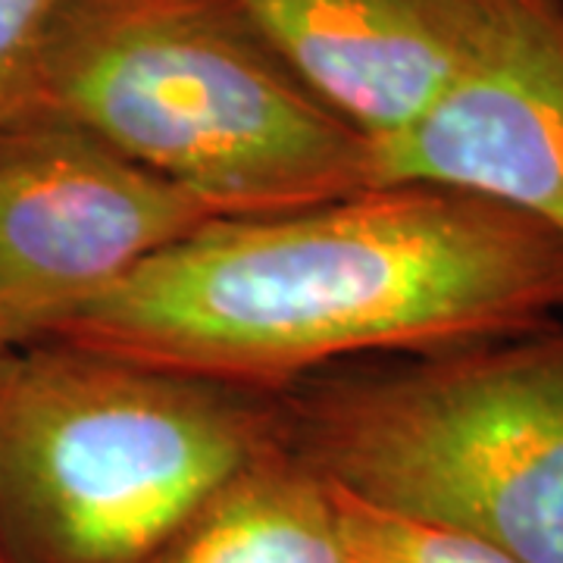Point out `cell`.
Returning <instances> with one entry per match:
<instances>
[{"label":"cell","instance_id":"6da1fadb","mask_svg":"<svg viewBox=\"0 0 563 563\" xmlns=\"http://www.w3.org/2000/svg\"><path fill=\"white\" fill-rule=\"evenodd\" d=\"M563 317V239L439 185H366L163 247L51 342L261 395L363 354L426 357Z\"/></svg>","mask_w":563,"mask_h":563},{"label":"cell","instance_id":"7a4b0ae2","mask_svg":"<svg viewBox=\"0 0 563 563\" xmlns=\"http://www.w3.org/2000/svg\"><path fill=\"white\" fill-rule=\"evenodd\" d=\"M38 113L91 132L225 217L369 185V147L303 85L239 0H63Z\"/></svg>","mask_w":563,"mask_h":563},{"label":"cell","instance_id":"3957f363","mask_svg":"<svg viewBox=\"0 0 563 563\" xmlns=\"http://www.w3.org/2000/svg\"><path fill=\"white\" fill-rule=\"evenodd\" d=\"M261 395L38 342L0 354V539L16 563H144L288 442Z\"/></svg>","mask_w":563,"mask_h":563},{"label":"cell","instance_id":"277c9868","mask_svg":"<svg viewBox=\"0 0 563 563\" xmlns=\"http://www.w3.org/2000/svg\"><path fill=\"white\" fill-rule=\"evenodd\" d=\"M288 444L361 501L563 563V322L325 385Z\"/></svg>","mask_w":563,"mask_h":563},{"label":"cell","instance_id":"5b68a950","mask_svg":"<svg viewBox=\"0 0 563 563\" xmlns=\"http://www.w3.org/2000/svg\"><path fill=\"white\" fill-rule=\"evenodd\" d=\"M220 220L73 122L0 132V354L51 342L163 247Z\"/></svg>","mask_w":563,"mask_h":563},{"label":"cell","instance_id":"8992f818","mask_svg":"<svg viewBox=\"0 0 563 563\" xmlns=\"http://www.w3.org/2000/svg\"><path fill=\"white\" fill-rule=\"evenodd\" d=\"M369 185H439L514 207L563 239V7L485 0L461 73L401 135L369 147Z\"/></svg>","mask_w":563,"mask_h":563},{"label":"cell","instance_id":"52a82bcc","mask_svg":"<svg viewBox=\"0 0 563 563\" xmlns=\"http://www.w3.org/2000/svg\"><path fill=\"white\" fill-rule=\"evenodd\" d=\"M288 69L366 147L401 135L461 73L485 0H239Z\"/></svg>","mask_w":563,"mask_h":563},{"label":"cell","instance_id":"ba28073f","mask_svg":"<svg viewBox=\"0 0 563 563\" xmlns=\"http://www.w3.org/2000/svg\"><path fill=\"white\" fill-rule=\"evenodd\" d=\"M144 563H344L332 488L282 442Z\"/></svg>","mask_w":563,"mask_h":563},{"label":"cell","instance_id":"9c48e42d","mask_svg":"<svg viewBox=\"0 0 563 563\" xmlns=\"http://www.w3.org/2000/svg\"><path fill=\"white\" fill-rule=\"evenodd\" d=\"M344 563H517L457 529L404 517L329 485Z\"/></svg>","mask_w":563,"mask_h":563},{"label":"cell","instance_id":"30bf717a","mask_svg":"<svg viewBox=\"0 0 563 563\" xmlns=\"http://www.w3.org/2000/svg\"><path fill=\"white\" fill-rule=\"evenodd\" d=\"M63 0H0V132L38 113L41 57Z\"/></svg>","mask_w":563,"mask_h":563},{"label":"cell","instance_id":"8fae6325","mask_svg":"<svg viewBox=\"0 0 563 563\" xmlns=\"http://www.w3.org/2000/svg\"><path fill=\"white\" fill-rule=\"evenodd\" d=\"M0 563H16V561H13V554L7 551V544H3V539H0Z\"/></svg>","mask_w":563,"mask_h":563},{"label":"cell","instance_id":"7c38bea8","mask_svg":"<svg viewBox=\"0 0 563 563\" xmlns=\"http://www.w3.org/2000/svg\"><path fill=\"white\" fill-rule=\"evenodd\" d=\"M558 3H561V7H563V0H558Z\"/></svg>","mask_w":563,"mask_h":563}]
</instances>
